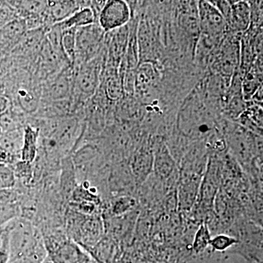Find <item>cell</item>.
<instances>
[{
	"instance_id": "obj_17",
	"label": "cell",
	"mask_w": 263,
	"mask_h": 263,
	"mask_svg": "<svg viewBox=\"0 0 263 263\" xmlns=\"http://www.w3.org/2000/svg\"><path fill=\"white\" fill-rule=\"evenodd\" d=\"M136 205V200L134 197L129 196V195L117 197L110 203V209H108L110 215L107 218L129 214V213L133 212Z\"/></svg>"
},
{
	"instance_id": "obj_4",
	"label": "cell",
	"mask_w": 263,
	"mask_h": 263,
	"mask_svg": "<svg viewBox=\"0 0 263 263\" xmlns=\"http://www.w3.org/2000/svg\"><path fill=\"white\" fill-rule=\"evenodd\" d=\"M200 41L215 48L226 37L227 25L224 17L211 2H197Z\"/></svg>"
},
{
	"instance_id": "obj_8",
	"label": "cell",
	"mask_w": 263,
	"mask_h": 263,
	"mask_svg": "<svg viewBox=\"0 0 263 263\" xmlns=\"http://www.w3.org/2000/svg\"><path fill=\"white\" fill-rule=\"evenodd\" d=\"M72 87L73 70L69 66L43 83L41 100L53 102L70 98Z\"/></svg>"
},
{
	"instance_id": "obj_6",
	"label": "cell",
	"mask_w": 263,
	"mask_h": 263,
	"mask_svg": "<svg viewBox=\"0 0 263 263\" xmlns=\"http://www.w3.org/2000/svg\"><path fill=\"white\" fill-rule=\"evenodd\" d=\"M132 13L127 2H105L98 15V23L105 33L117 30L130 22Z\"/></svg>"
},
{
	"instance_id": "obj_15",
	"label": "cell",
	"mask_w": 263,
	"mask_h": 263,
	"mask_svg": "<svg viewBox=\"0 0 263 263\" xmlns=\"http://www.w3.org/2000/svg\"><path fill=\"white\" fill-rule=\"evenodd\" d=\"M29 115L24 114L15 105L0 115V133L24 129L27 125Z\"/></svg>"
},
{
	"instance_id": "obj_11",
	"label": "cell",
	"mask_w": 263,
	"mask_h": 263,
	"mask_svg": "<svg viewBox=\"0 0 263 263\" xmlns=\"http://www.w3.org/2000/svg\"><path fill=\"white\" fill-rule=\"evenodd\" d=\"M230 11L226 21L227 32L240 34L248 30L252 21V9L248 2H230Z\"/></svg>"
},
{
	"instance_id": "obj_10",
	"label": "cell",
	"mask_w": 263,
	"mask_h": 263,
	"mask_svg": "<svg viewBox=\"0 0 263 263\" xmlns=\"http://www.w3.org/2000/svg\"><path fill=\"white\" fill-rule=\"evenodd\" d=\"M89 4L90 1H48L44 13L47 29L53 24L63 22L78 10Z\"/></svg>"
},
{
	"instance_id": "obj_18",
	"label": "cell",
	"mask_w": 263,
	"mask_h": 263,
	"mask_svg": "<svg viewBox=\"0 0 263 263\" xmlns=\"http://www.w3.org/2000/svg\"><path fill=\"white\" fill-rule=\"evenodd\" d=\"M76 30L70 29L62 31L61 46L62 51L69 60L71 66L75 61L76 51Z\"/></svg>"
},
{
	"instance_id": "obj_21",
	"label": "cell",
	"mask_w": 263,
	"mask_h": 263,
	"mask_svg": "<svg viewBox=\"0 0 263 263\" xmlns=\"http://www.w3.org/2000/svg\"><path fill=\"white\" fill-rule=\"evenodd\" d=\"M17 179L12 167L0 164V191L11 190L16 185Z\"/></svg>"
},
{
	"instance_id": "obj_19",
	"label": "cell",
	"mask_w": 263,
	"mask_h": 263,
	"mask_svg": "<svg viewBox=\"0 0 263 263\" xmlns=\"http://www.w3.org/2000/svg\"><path fill=\"white\" fill-rule=\"evenodd\" d=\"M211 239L212 234L209 227L206 223H202L195 233L193 242V252L197 254L203 253L209 248Z\"/></svg>"
},
{
	"instance_id": "obj_23",
	"label": "cell",
	"mask_w": 263,
	"mask_h": 263,
	"mask_svg": "<svg viewBox=\"0 0 263 263\" xmlns=\"http://www.w3.org/2000/svg\"><path fill=\"white\" fill-rule=\"evenodd\" d=\"M16 18H19L18 13L9 1H0V26L3 27Z\"/></svg>"
},
{
	"instance_id": "obj_25",
	"label": "cell",
	"mask_w": 263,
	"mask_h": 263,
	"mask_svg": "<svg viewBox=\"0 0 263 263\" xmlns=\"http://www.w3.org/2000/svg\"><path fill=\"white\" fill-rule=\"evenodd\" d=\"M43 263H53V262H52V261L51 260V259H50L49 257H47V258L45 259L44 262H43Z\"/></svg>"
},
{
	"instance_id": "obj_5",
	"label": "cell",
	"mask_w": 263,
	"mask_h": 263,
	"mask_svg": "<svg viewBox=\"0 0 263 263\" xmlns=\"http://www.w3.org/2000/svg\"><path fill=\"white\" fill-rule=\"evenodd\" d=\"M105 34L98 23L78 29L75 61L72 67L82 65L98 56L105 47Z\"/></svg>"
},
{
	"instance_id": "obj_2",
	"label": "cell",
	"mask_w": 263,
	"mask_h": 263,
	"mask_svg": "<svg viewBox=\"0 0 263 263\" xmlns=\"http://www.w3.org/2000/svg\"><path fill=\"white\" fill-rule=\"evenodd\" d=\"M106 48L101 53L90 60L76 67L73 70V87L72 97L80 105H84L94 96L101 83L102 72L106 64Z\"/></svg>"
},
{
	"instance_id": "obj_3",
	"label": "cell",
	"mask_w": 263,
	"mask_h": 263,
	"mask_svg": "<svg viewBox=\"0 0 263 263\" xmlns=\"http://www.w3.org/2000/svg\"><path fill=\"white\" fill-rule=\"evenodd\" d=\"M9 226V262L24 258L43 243L41 230L29 219L18 217L10 221Z\"/></svg>"
},
{
	"instance_id": "obj_20",
	"label": "cell",
	"mask_w": 263,
	"mask_h": 263,
	"mask_svg": "<svg viewBox=\"0 0 263 263\" xmlns=\"http://www.w3.org/2000/svg\"><path fill=\"white\" fill-rule=\"evenodd\" d=\"M238 245V240L234 236L228 234H219L213 237L210 240L209 247L216 252H226L230 248Z\"/></svg>"
},
{
	"instance_id": "obj_14",
	"label": "cell",
	"mask_w": 263,
	"mask_h": 263,
	"mask_svg": "<svg viewBox=\"0 0 263 263\" xmlns=\"http://www.w3.org/2000/svg\"><path fill=\"white\" fill-rule=\"evenodd\" d=\"M95 23H98V18L89 5L80 8L69 18L57 24L63 31L70 29H78Z\"/></svg>"
},
{
	"instance_id": "obj_7",
	"label": "cell",
	"mask_w": 263,
	"mask_h": 263,
	"mask_svg": "<svg viewBox=\"0 0 263 263\" xmlns=\"http://www.w3.org/2000/svg\"><path fill=\"white\" fill-rule=\"evenodd\" d=\"M226 38L219 45V51L213 67L217 75L231 79L240 63V43L233 37Z\"/></svg>"
},
{
	"instance_id": "obj_9",
	"label": "cell",
	"mask_w": 263,
	"mask_h": 263,
	"mask_svg": "<svg viewBox=\"0 0 263 263\" xmlns=\"http://www.w3.org/2000/svg\"><path fill=\"white\" fill-rule=\"evenodd\" d=\"M153 167L158 179L167 181L177 172V164L168 146L164 141L157 142L154 150Z\"/></svg>"
},
{
	"instance_id": "obj_12",
	"label": "cell",
	"mask_w": 263,
	"mask_h": 263,
	"mask_svg": "<svg viewBox=\"0 0 263 263\" xmlns=\"http://www.w3.org/2000/svg\"><path fill=\"white\" fill-rule=\"evenodd\" d=\"M40 133L37 128L27 125L24 128L23 146L21 160L33 164L37 158L39 148Z\"/></svg>"
},
{
	"instance_id": "obj_16",
	"label": "cell",
	"mask_w": 263,
	"mask_h": 263,
	"mask_svg": "<svg viewBox=\"0 0 263 263\" xmlns=\"http://www.w3.org/2000/svg\"><path fill=\"white\" fill-rule=\"evenodd\" d=\"M24 129L0 133V149L21 159Z\"/></svg>"
},
{
	"instance_id": "obj_24",
	"label": "cell",
	"mask_w": 263,
	"mask_h": 263,
	"mask_svg": "<svg viewBox=\"0 0 263 263\" xmlns=\"http://www.w3.org/2000/svg\"><path fill=\"white\" fill-rule=\"evenodd\" d=\"M12 105H13V103L8 95L0 94V115L9 110Z\"/></svg>"
},
{
	"instance_id": "obj_1",
	"label": "cell",
	"mask_w": 263,
	"mask_h": 263,
	"mask_svg": "<svg viewBox=\"0 0 263 263\" xmlns=\"http://www.w3.org/2000/svg\"><path fill=\"white\" fill-rule=\"evenodd\" d=\"M212 112L193 90L183 102L177 118V127L185 138L207 141L217 131Z\"/></svg>"
},
{
	"instance_id": "obj_22",
	"label": "cell",
	"mask_w": 263,
	"mask_h": 263,
	"mask_svg": "<svg viewBox=\"0 0 263 263\" xmlns=\"http://www.w3.org/2000/svg\"><path fill=\"white\" fill-rule=\"evenodd\" d=\"M1 240H0V263H8L10 259L9 233V223L0 230Z\"/></svg>"
},
{
	"instance_id": "obj_13",
	"label": "cell",
	"mask_w": 263,
	"mask_h": 263,
	"mask_svg": "<svg viewBox=\"0 0 263 263\" xmlns=\"http://www.w3.org/2000/svg\"><path fill=\"white\" fill-rule=\"evenodd\" d=\"M154 153L150 147L143 146L134 155L131 162L132 171L141 181L146 179L153 168Z\"/></svg>"
}]
</instances>
